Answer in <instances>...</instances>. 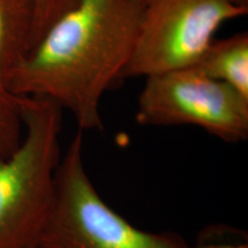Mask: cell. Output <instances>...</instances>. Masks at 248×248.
<instances>
[{
  "label": "cell",
  "mask_w": 248,
  "mask_h": 248,
  "mask_svg": "<svg viewBox=\"0 0 248 248\" xmlns=\"http://www.w3.org/2000/svg\"><path fill=\"white\" fill-rule=\"evenodd\" d=\"M136 121L145 126L193 125L224 142L248 138V99L192 67L145 77Z\"/></svg>",
  "instance_id": "5b68a950"
},
{
  "label": "cell",
  "mask_w": 248,
  "mask_h": 248,
  "mask_svg": "<svg viewBox=\"0 0 248 248\" xmlns=\"http://www.w3.org/2000/svg\"><path fill=\"white\" fill-rule=\"evenodd\" d=\"M38 248H229L216 239L191 244L172 231L151 232L132 225L101 198L86 171L83 131L62 154L54 207Z\"/></svg>",
  "instance_id": "3957f363"
},
{
  "label": "cell",
  "mask_w": 248,
  "mask_h": 248,
  "mask_svg": "<svg viewBox=\"0 0 248 248\" xmlns=\"http://www.w3.org/2000/svg\"><path fill=\"white\" fill-rule=\"evenodd\" d=\"M76 1L77 0H32L35 8V24L31 47L38 42L46 29L64 12L73 7Z\"/></svg>",
  "instance_id": "9c48e42d"
},
{
  "label": "cell",
  "mask_w": 248,
  "mask_h": 248,
  "mask_svg": "<svg viewBox=\"0 0 248 248\" xmlns=\"http://www.w3.org/2000/svg\"><path fill=\"white\" fill-rule=\"evenodd\" d=\"M23 137L21 97L0 82V159L8 156Z\"/></svg>",
  "instance_id": "ba28073f"
},
{
  "label": "cell",
  "mask_w": 248,
  "mask_h": 248,
  "mask_svg": "<svg viewBox=\"0 0 248 248\" xmlns=\"http://www.w3.org/2000/svg\"><path fill=\"white\" fill-rule=\"evenodd\" d=\"M23 137L0 159V248H38L55 201L62 113L42 98L21 97Z\"/></svg>",
  "instance_id": "7a4b0ae2"
},
{
  "label": "cell",
  "mask_w": 248,
  "mask_h": 248,
  "mask_svg": "<svg viewBox=\"0 0 248 248\" xmlns=\"http://www.w3.org/2000/svg\"><path fill=\"white\" fill-rule=\"evenodd\" d=\"M191 67L248 99V33L214 38Z\"/></svg>",
  "instance_id": "8992f818"
},
{
  "label": "cell",
  "mask_w": 248,
  "mask_h": 248,
  "mask_svg": "<svg viewBox=\"0 0 248 248\" xmlns=\"http://www.w3.org/2000/svg\"><path fill=\"white\" fill-rule=\"evenodd\" d=\"M32 0H0V82H7L32 43Z\"/></svg>",
  "instance_id": "52a82bcc"
},
{
  "label": "cell",
  "mask_w": 248,
  "mask_h": 248,
  "mask_svg": "<svg viewBox=\"0 0 248 248\" xmlns=\"http://www.w3.org/2000/svg\"><path fill=\"white\" fill-rule=\"evenodd\" d=\"M138 0H77L31 47L6 85L70 111L78 130H102L101 99L123 80L137 42Z\"/></svg>",
  "instance_id": "6da1fadb"
},
{
  "label": "cell",
  "mask_w": 248,
  "mask_h": 248,
  "mask_svg": "<svg viewBox=\"0 0 248 248\" xmlns=\"http://www.w3.org/2000/svg\"><path fill=\"white\" fill-rule=\"evenodd\" d=\"M140 22L124 78L191 67L223 23L248 13L235 0H138Z\"/></svg>",
  "instance_id": "277c9868"
},
{
  "label": "cell",
  "mask_w": 248,
  "mask_h": 248,
  "mask_svg": "<svg viewBox=\"0 0 248 248\" xmlns=\"http://www.w3.org/2000/svg\"><path fill=\"white\" fill-rule=\"evenodd\" d=\"M235 1L244 7H248V0H235Z\"/></svg>",
  "instance_id": "30bf717a"
}]
</instances>
